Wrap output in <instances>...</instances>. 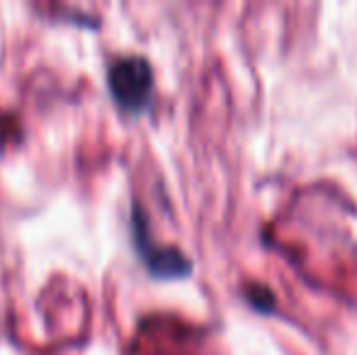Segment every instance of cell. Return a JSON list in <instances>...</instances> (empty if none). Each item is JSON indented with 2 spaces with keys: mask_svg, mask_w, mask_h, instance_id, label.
<instances>
[{
  "mask_svg": "<svg viewBox=\"0 0 357 355\" xmlns=\"http://www.w3.org/2000/svg\"><path fill=\"white\" fill-rule=\"evenodd\" d=\"M107 88L119 109L129 114L144 112L153 98V66L146 56L127 54L107 66Z\"/></svg>",
  "mask_w": 357,
  "mask_h": 355,
  "instance_id": "cell-1",
  "label": "cell"
},
{
  "mask_svg": "<svg viewBox=\"0 0 357 355\" xmlns=\"http://www.w3.org/2000/svg\"><path fill=\"white\" fill-rule=\"evenodd\" d=\"M132 241L137 248V256L149 270L151 278L158 280H183L192 273V261L180 248L155 246L151 239L149 219L139 202L132 204Z\"/></svg>",
  "mask_w": 357,
  "mask_h": 355,
  "instance_id": "cell-2",
  "label": "cell"
},
{
  "mask_svg": "<svg viewBox=\"0 0 357 355\" xmlns=\"http://www.w3.org/2000/svg\"><path fill=\"white\" fill-rule=\"evenodd\" d=\"M245 297H248V302L253 304V309H258L260 314H270L275 309L273 292H270L268 287H263V285H250Z\"/></svg>",
  "mask_w": 357,
  "mask_h": 355,
  "instance_id": "cell-3",
  "label": "cell"
}]
</instances>
